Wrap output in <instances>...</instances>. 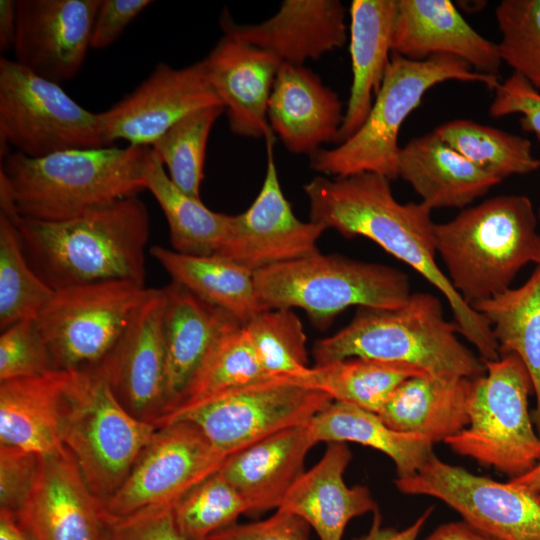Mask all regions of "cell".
<instances>
[{
  "label": "cell",
  "instance_id": "cell-1",
  "mask_svg": "<svg viewBox=\"0 0 540 540\" xmlns=\"http://www.w3.org/2000/svg\"><path fill=\"white\" fill-rule=\"evenodd\" d=\"M303 189L310 221L346 238H368L409 265L443 294L459 333L477 349L480 358H499L490 325L465 303L436 262V223L430 207L422 201L398 202L390 180L370 172L332 180L317 176Z\"/></svg>",
  "mask_w": 540,
  "mask_h": 540
},
{
  "label": "cell",
  "instance_id": "cell-2",
  "mask_svg": "<svg viewBox=\"0 0 540 540\" xmlns=\"http://www.w3.org/2000/svg\"><path fill=\"white\" fill-rule=\"evenodd\" d=\"M1 212L16 226L33 270L54 291L109 281L144 286L150 217L137 196L64 221Z\"/></svg>",
  "mask_w": 540,
  "mask_h": 540
},
{
  "label": "cell",
  "instance_id": "cell-3",
  "mask_svg": "<svg viewBox=\"0 0 540 540\" xmlns=\"http://www.w3.org/2000/svg\"><path fill=\"white\" fill-rule=\"evenodd\" d=\"M150 147L71 149L42 157L4 156L0 169L1 209L42 221H64L145 189Z\"/></svg>",
  "mask_w": 540,
  "mask_h": 540
},
{
  "label": "cell",
  "instance_id": "cell-4",
  "mask_svg": "<svg viewBox=\"0 0 540 540\" xmlns=\"http://www.w3.org/2000/svg\"><path fill=\"white\" fill-rule=\"evenodd\" d=\"M440 300L411 293L394 309L359 308L353 320L334 335L316 341V366L352 357L408 365L444 379L477 378L485 365L457 337Z\"/></svg>",
  "mask_w": 540,
  "mask_h": 540
},
{
  "label": "cell",
  "instance_id": "cell-5",
  "mask_svg": "<svg viewBox=\"0 0 540 540\" xmlns=\"http://www.w3.org/2000/svg\"><path fill=\"white\" fill-rule=\"evenodd\" d=\"M537 217L524 195H499L436 224L437 253L454 290L469 306L510 288L533 262Z\"/></svg>",
  "mask_w": 540,
  "mask_h": 540
},
{
  "label": "cell",
  "instance_id": "cell-6",
  "mask_svg": "<svg viewBox=\"0 0 540 540\" xmlns=\"http://www.w3.org/2000/svg\"><path fill=\"white\" fill-rule=\"evenodd\" d=\"M457 80L478 82L494 90L498 77L482 74L463 60L437 54L411 60L392 53L391 61L370 112L362 126L332 149H320L310 156V167L323 174L347 177L363 172L398 177L400 128L410 113L435 85Z\"/></svg>",
  "mask_w": 540,
  "mask_h": 540
},
{
  "label": "cell",
  "instance_id": "cell-7",
  "mask_svg": "<svg viewBox=\"0 0 540 540\" xmlns=\"http://www.w3.org/2000/svg\"><path fill=\"white\" fill-rule=\"evenodd\" d=\"M158 427L131 414L102 364L70 371L60 413V439L101 503L121 487Z\"/></svg>",
  "mask_w": 540,
  "mask_h": 540
},
{
  "label": "cell",
  "instance_id": "cell-8",
  "mask_svg": "<svg viewBox=\"0 0 540 540\" xmlns=\"http://www.w3.org/2000/svg\"><path fill=\"white\" fill-rule=\"evenodd\" d=\"M254 280L267 310L301 308L318 326L350 306L394 309L411 295L396 268L320 252L258 270Z\"/></svg>",
  "mask_w": 540,
  "mask_h": 540
},
{
  "label": "cell",
  "instance_id": "cell-9",
  "mask_svg": "<svg viewBox=\"0 0 540 540\" xmlns=\"http://www.w3.org/2000/svg\"><path fill=\"white\" fill-rule=\"evenodd\" d=\"M483 362L485 373L472 381L468 425L444 443L513 479L540 462V436L528 410L532 380L516 354Z\"/></svg>",
  "mask_w": 540,
  "mask_h": 540
},
{
  "label": "cell",
  "instance_id": "cell-10",
  "mask_svg": "<svg viewBox=\"0 0 540 540\" xmlns=\"http://www.w3.org/2000/svg\"><path fill=\"white\" fill-rule=\"evenodd\" d=\"M332 401L294 377L269 376L178 408L158 427L189 421L229 457L273 433L311 422Z\"/></svg>",
  "mask_w": 540,
  "mask_h": 540
},
{
  "label": "cell",
  "instance_id": "cell-11",
  "mask_svg": "<svg viewBox=\"0 0 540 540\" xmlns=\"http://www.w3.org/2000/svg\"><path fill=\"white\" fill-rule=\"evenodd\" d=\"M151 292L128 281L54 291L35 319L54 368L76 371L101 364Z\"/></svg>",
  "mask_w": 540,
  "mask_h": 540
},
{
  "label": "cell",
  "instance_id": "cell-12",
  "mask_svg": "<svg viewBox=\"0 0 540 540\" xmlns=\"http://www.w3.org/2000/svg\"><path fill=\"white\" fill-rule=\"evenodd\" d=\"M0 139L29 157L108 146L99 113L6 57L0 59Z\"/></svg>",
  "mask_w": 540,
  "mask_h": 540
},
{
  "label": "cell",
  "instance_id": "cell-13",
  "mask_svg": "<svg viewBox=\"0 0 540 540\" xmlns=\"http://www.w3.org/2000/svg\"><path fill=\"white\" fill-rule=\"evenodd\" d=\"M227 458L189 421L158 427L121 487L102 503L104 514L118 518L152 506H175Z\"/></svg>",
  "mask_w": 540,
  "mask_h": 540
},
{
  "label": "cell",
  "instance_id": "cell-14",
  "mask_svg": "<svg viewBox=\"0 0 540 540\" xmlns=\"http://www.w3.org/2000/svg\"><path fill=\"white\" fill-rule=\"evenodd\" d=\"M395 485L404 494L441 500L499 540H540V503L508 481L475 475L433 453L415 474L396 478Z\"/></svg>",
  "mask_w": 540,
  "mask_h": 540
},
{
  "label": "cell",
  "instance_id": "cell-15",
  "mask_svg": "<svg viewBox=\"0 0 540 540\" xmlns=\"http://www.w3.org/2000/svg\"><path fill=\"white\" fill-rule=\"evenodd\" d=\"M265 142L267 166L261 189L246 211L231 215L215 254L253 273L319 252L317 242L326 230L321 224L303 222L295 216L280 185L273 158L274 136Z\"/></svg>",
  "mask_w": 540,
  "mask_h": 540
},
{
  "label": "cell",
  "instance_id": "cell-16",
  "mask_svg": "<svg viewBox=\"0 0 540 540\" xmlns=\"http://www.w3.org/2000/svg\"><path fill=\"white\" fill-rule=\"evenodd\" d=\"M220 104L209 82L203 60L184 68L160 62L131 93L99 113L108 146L125 140L150 147L188 114Z\"/></svg>",
  "mask_w": 540,
  "mask_h": 540
},
{
  "label": "cell",
  "instance_id": "cell-17",
  "mask_svg": "<svg viewBox=\"0 0 540 540\" xmlns=\"http://www.w3.org/2000/svg\"><path fill=\"white\" fill-rule=\"evenodd\" d=\"M102 0H16L14 61L60 84L80 71Z\"/></svg>",
  "mask_w": 540,
  "mask_h": 540
},
{
  "label": "cell",
  "instance_id": "cell-18",
  "mask_svg": "<svg viewBox=\"0 0 540 540\" xmlns=\"http://www.w3.org/2000/svg\"><path fill=\"white\" fill-rule=\"evenodd\" d=\"M163 302L162 289H152L113 351L101 363L122 405L135 417L157 427L169 409L161 329Z\"/></svg>",
  "mask_w": 540,
  "mask_h": 540
},
{
  "label": "cell",
  "instance_id": "cell-19",
  "mask_svg": "<svg viewBox=\"0 0 540 540\" xmlns=\"http://www.w3.org/2000/svg\"><path fill=\"white\" fill-rule=\"evenodd\" d=\"M32 540H101L102 503L67 449L39 455L32 488L15 514Z\"/></svg>",
  "mask_w": 540,
  "mask_h": 540
},
{
  "label": "cell",
  "instance_id": "cell-20",
  "mask_svg": "<svg viewBox=\"0 0 540 540\" xmlns=\"http://www.w3.org/2000/svg\"><path fill=\"white\" fill-rule=\"evenodd\" d=\"M203 62L231 132L264 139L274 136L268 104L282 62L274 54L227 34Z\"/></svg>",
  "mask_w": 540,
  "mask_h": 540
},
{
  "label": "cell",
  "instance_id": "cell-21",
  "mask_svg": "<svg viewBox=\"0 0 540 540\" xmlns=\"http://www.w3.org/2000/svg\"><path fill=\"white\" fill-rule=\"evenodd\" d=\"M345 12L339 0H285L259 24H237L226 10L219 22L223 34L268 51L282 63L304 65L345 44Z\"/></svg>",
  "mask_w": 540,
  "mask_h": 540
},
{
  "label": "cell",
  "instance_id": "cell-22",
  "mask_svg": "<svg viewBox=\"0 0 540 540\" xmlns=\"http://www.w3.org/2000/svg\"><path fill=\"white\" fill-rule=\"evenodd\" d=\"M392 53L411 60L455 56L476 72L498 77V44L479 34L449 0H397Z\"/></svg>",
  "mask_w": 540,
  "mask_h": 540
},
{
  "label": "cell",
  "instance_id": "cell-23",
  "mask_svg": "<svg viewBox=\"0 0 540 540\" xmlns=\"http://www.w3.org/2000/svg\"><path fill=\"white\" fill-rule=\"evenodd\" d=\"M335 91L304 65L282 63L268 104L273 133L292 153L312 156L321 145L338 142L344 121Z\"/></svg>",
  "mask_w": 540,
  "mask_h": 540
},
{
  "label": "cell",
  "instance_id": "cell-24",
  "mask_svg": "<svg viewBox=\"0 0 540 540\" xmlns=\"http://www.w3.org/2000/svg\"><path fill=\"white\" fill-rule=\"evenodd\" d=\"M309 423L273 433L225 460L219 473L244 498L248 514L277 510L305 472L307 453L318 443Z\"/></svg>",
  "mask_w": 540,
  "mask_h": 540
},
{
  "label": "cell",
  "instance_id": "cell-25",
  "mask_svg": "<svg viewBox=\"0 0 540 540\" xmlns=\"http://www.w3.org/2000/svg\"><path fill=\"white\" fill-rule=\"evenodd\" d=\"M351 458L346 443H328L321 459L299 477L278 509L303 519L320 540H342L350 520L378 509L367 487L346 485L344 473Z\"/></svg>",
  "mask_w": 540,
  "mask_h": 540
},
{
  "label": "cell",
  "instance_id": "cell-26",
  "mask_svg": "<svg viewBox=\"0 0 540 540\" xmlns=\"http://www.w3.org/2000/svg\"><path fill=\"white\" fill-rule=\"evenodd\" d=\"M162 292L161 329L167 364L168 414L214 342L226 330L241 323L173 280Z\"/></svg>",
  "mask_w": 540,
  "mask_h": 540
},
{
  "label": "cell",
  "instance_id": "cell-27",
  "mask_svg": "<svg viewBox=\"0 0 540 540\" xmlns=\"http://www.w3.org/2000/svg\"><path fill=\"white\" fill-rule=\"evenodd\" d=\"M397 0H353L350 4L352 84L338 144L364 123L378 93L392 53Z\"/></svg>",
  "mask_w": 540,
  "mask_h": 540
},
{
  "label": "cell",
  "instance_id": "cell-28",
  "mask_svg": "<svg viewBox=\"0 0 540 540\" xmlns=\"http://www.w3.org/2000/svg\"><path fill=\"white\" fill-rule=\"evenodd\" d=\"M397 174L432 210L464 208L500 183L434 132L413 138L400 148Z\"/></svg>",
  "mask_w": 540,
  "mask_h": 540
},
{
  "label": "cell",
  "instance_id": "cell-29",
  "mask_svg": "<svg viewBox=\"0 0 540 540\" xmlns=\"http://www.w3.org/2000/svg\"><path fill=\"white\" fill-rule=\"evenodd\" d=\"M70 371L0 382V445L37 455L64 449L60 413Z\"/></svg>",
  "mask_w": 540,
  "mask_h": 540
},
{
  "label": "cell",
  "instance_id": "cell-30",
  "mask_svg": "<svg viewBox=\"0 0 540 540\" xmlns=\"http://www.w3.org/2000/svg\"><path fill=\"white\" fill-rule=\"evenodd\" d=\"M473 379L424 374L406 379L378 413L391 429L418 434L433 444L459 433L469 422Z\"/></svg>",
  "mask_w": 540,
  "mask_h": 540
},
{
  "label": "cell",
  "instance_id": "cell-31",
  "mask_svg": "<svg viewBox=\"0 0 540 540\" xmlns=\"http://www.w3.org/2000/svg\"><path fill=\"white\" fill-rule=\"evenodd\" d=\"M150 254L172 280L245 325L267 310L255 286L254 273L220 255H186L161 246Z\"/></svg>",
  "mask_w": 540,
  "mask_h": 540
},
{
  "label": "cell",
  "instance_id": "cell-32",
  "mask_svg": "<svg viewBox=\"0 0 540 540\" xmlns=\"http://www.w3.org/2000/svg\"><path fill=\"white\" fill-rule=\"evenodd\" d=\"M471 307L490 325L499 356L516 354L527 368L536 397L531 417L540 436V265L519 288H508Z\"/></svg>",
  "mask_w": 540,
  "mask_h": 540
},
{
  "label": "cell",
  "instance_id": "cell-33",
  "mask_svg": "<svg viewBox=\"0 0 540 540\" xmlns=\"http://www.w3.org/2000/svg\"><path fill=\"white\" fill-rule=\"evenodd\" d=\"M309 425L318 443L353 442L384 453L397 478L412 476L433 454V443L424 436L395 431L378 414L344 402L332 401Z\"/></svg>",
  "mask_w": 540,
  "mask_h": 540
},
{
  "label": "cell",
  "instance_id": "cell-34",
  "mask_svg": "<svg viewBox=\"0 0 540 540\" xmlns=\"http://www.w3.org/2000/svg\"><path fill=\"white\" fill-rule=\"evenodd\" d=\"M144 186L152 193L167 219L175 252L197 256L218 253L231 215L212 211L200 198L179 189L151 148L144 167Z\"/></svg>",
  "mask_w": 540,
  "mask_h": 540
},
{
  "label": "cell",
  "instance_id": "cell-35",
  "mask_svg": "<svg viewBox=\"0 0 540 540\" xmlns=\"http://www.w3.org/2000/svg\"><path fill=\"white\" fill-rule=\"evenodd\" d=\"M424 374L427 373L404 364L352 357L314 365L296 379L307 387L327 393L333 401L378 414L401 383Z\"/></svg>",
  "mask_w": 540,
  "mask_h": 540
},
{
  "label": "cell",
  "instance_id": "cell-36",
  "mask_svg": "<svg viewBox=\"0 0 540 540\" xmlns=\"http://www.w3.org/2000/svg\"><path fill=\"white\" fill-rule=\"evenodd\" d=\"M443 142L500 182L511 175H525L540 168L531 142L522 136L472 120L456 119L433 131Z\"/></svg>",
  "mask_w": 540,
  "mask_h": 540
},
{
  "label": "cell",
  "instance_id": "cell-37",
  "mask_svg": "<svg viewBox=\"0 0 540 540\" xmlns=\"http://www.w3.org/2000/svg\"><path fill=\"white\" fill-rule=\"evenodd\" d=\"M269 376L256 356L244 325L236 324L214 342L168 414L204 398Z\"/></svg>",
  "mask_w": 540,
  "mask_h": 540
},
{
  "label": "cell",
  "instance_id": "cell-38",
  "mask_svg": "<svg viewBox=\"0 0 540 540\" xmlns=\"http://www.w3.org/2000/svg\"><path fill=\"white\" fill-rule=\"evenodd\" d=\"M54 294L29 264L19 232L0 212V328L35 320Z\"/></svg>",
  "mask_w": 540,
  "mask_h": 540
},
{
  "label": "cell",
  "instance_id": "cell-39",
  "mask_svg": "<svg viewBox=\"0 0 540 540\" xmlns=\"http://www.w3.org/2000/svg\"><path fill=\"white\" fill-rule=\"evenodd\" d=\"M223 112L220 104L198 109L175 123L150 147L171 181L190 196L200 198L208 137Z\"/></svg>",
  "mask_w": 540,
  "mask_h": 540
},
{
  "label": "cell",
  "instance_id": "cell-40",
  "mask_svg": "<svg viewBox=\"0 0 540 540\" xmlns=\"http://www.w3.org/2000/svg\"><path fill=\"white\" fill-rule=\"evenodd\" d=\"M263 370L300 378L310 366L302 322L291 309H270L244 325Z\"/></svg>",
  "mask_w": 540,
  "mask_h": 540
},
{
  "label": "cell",
  "instance_id": "cell-41",
  "mask_svg": "<svg viewBox=\"0 0 540 540\" xmlns=\"http://www.w3.org/2000/svg\"><path fill=\"white\" fill-rule=\"evenodd\" d=\"M248 514L241 494L218 472L214 473L174 507L178 529L187 540H206L215 532Z\"/></svg>",
  "mask_w": 540,
  "mask_h": 540
},
{
  "label": "cell",
  "instance_id": "cell-42",
  "mask_svg": "<svg viewBox=\"0 0 540 540\" xmlns=\"http://www.w3.org/2000/svg\"><path fill=\"white\" fill-rule=\"evenodd\" d=\"M495 17L502 62L540 92V0H503Z\"/></svg>",
  "mask_w": 540,
  "mask_h": 540
},
{
  "label": "cell",
  "instance_id": "cell-43",
  "mask_svg": "<svg viewBox=\"0 0 540 540\" xmlns=\"http://www.w3.org/2000/svg\"><path fill=\"white\" fill-rule=\"evenodd\" d=\"M35 320H23L1 331L0 382L55 371Z\"/></svg>",
  "mask_w": 540,
  "mask_h": 540
},
{
  "label": "cell",
  "instance_id": "cell-44",
  "mask_svg": "<svg viewBox=\"0 0 540 540\" xmlns=\"http://www.w3.org/2000/svg\"><path fill=\"white\" fill-rule=\"evenodd\" d=\"M174 507L152 506L123 517L105 516L101 540H187L175 522Z\"/></svg>",
  "mask_w": 540,
  "mask_h": 540
},
{
  "label": "cell",
  "instance_id": "cell-45",
  "mask_svg": "<svg viewBox=\"0 0 540 540\" xmlns=\"http://www.w3.org/2000/svg\"><path fill=\"white\" fill-rule=\"evenodd\" d=\"M511 114L521 115V128L534 134L540 142V92L514 72L494 88V97L489 106L492 118Z\"/></svg>",
  "mask_w": 540,
  "mask_h": 540
},
{
  "label": "cell",
  "instance_id": "cell-46",
  "mask_svg": "<svg viewBox=\"0 0 540 540\" xmlns=\"http://www.w3.org/2000/svg\"><path fill=\"white\" fill-rule=\"evenodd\" d=\"M39 455L0 445V510L17 514L35 479Z\"/></svg>",
  "mask_w": 540,
  "mask_h": 540
},
{
  "label": "cell",
  "instance_id": "cell-47",
  "mask_svg": "<svg viewBox=\"0 0 540 540\" xmlns=\"http://www.w3.org/2000/svg\"><path fill=\"white\" fill-rule=\"evenodd\" d=\"M310 526L300 517L277 509L266 519L234 523L206 540H310Z\"/></svg>",
  "mask_w": 540,
  "mask_h": 540
},
{
  "label": "cell",
  "instance_id": "cell-48",
  "mask_svg": "<svg viewBox=\"0 0 540 540\" xmlns=\"http://www.w3.org/2000/svg\"><path fill=\"white\" fill-rule=\"evenodd\" d=\"M152 3L150 0H102L93 25L90 47L104 49L112 45Z\"/></svg>",
  "mask_w": 540,
  "mask_h": 540
},
{
  "label": "cell",
  "instance_id": "cell-49",
  "mask_svg": "<svg viewBox=\"0 0 540 540\" xmlns=\"http://www.w3.org/2000/svg\"><path fill=\"white\" fill-rule=\"evenodd\" d=\"M432 511L433 507H429L410 526L402 530H397L383 526L382 517L377 509L373 513V521L369 531L354 540H416Z\"/></svg>",
  "mask_w": 540,
  "mask_h": 540
},
{
  "label": "cell",
  "instance_id": "cell-50",
  "mask_svg": "<svg viewBox=\"0 0 540 540\" xmlns=\"http://www.w3.org/2000/svg\"><path fill=\"white\" fill-rule=\"evenodd\" d=\"M425 540H499L466 521L443 524L436 528Z\"/></svg>",
  "mask_w": 540,
  "mask_h": 540
},
{
  "label": "cell",
  "instance_id": "cell-51",
  "mask_svg": "<svg viewBox=\"0 0 540 540\" xmlns=\"http://www.w3.org/2000/svg\"><path fill=\"white\" fill-rule=\"evenodd\" d=\"M16 6L13 0L0 1V49H13L16 39Z\"/></svg>",
  "mask_w": 540,
  "mask_h": 540
},
{
  "label": "cell",
  "instance_id": "cell-52",
  "mask_svg": "<svg viewBox=\"0 0 540 540\" xmlns=\"http://www.w3.org/2000/svg\"><path fill=\"white\" fill-rule=\"evenodd\" d=\"M0 540H32L21 526L16 515L0 510Z\"/></svg>",
  "mask_w": 540,
  "mask_h": 540
},
{
  "label": "cell",
  "instance_id": "cell-53",
  "mask_svg": "<svg viewBox=\"0 0 540 540\" xmlns=\"http://www.w3.org/2000/svg\"><path fill=\"white\" fill-rule=\"evenodd\" d=\"M508 482L540 503V462L529 472L509 479Z\"/></svg>",
  "mask_w": 540,
  "mask_h": 540
},
{
  "label": "cell",
  "instance_id": "cell-54",
  "mask_svg": "<svg viewBox=\"0 0 540 540\" xmlns=\"http://www.w3.org/2000/svg\"><path fill=\"white\" fill-rule=\"evenodd\" d=\"M538 218L540 220V207H539V210H538ZM533 262L537 263V265H540V232H539V239H538V243H537V246H536Z\"/></svg>",
  "mask_w": 540,
  "mask_h": 540
}]
</instances>
